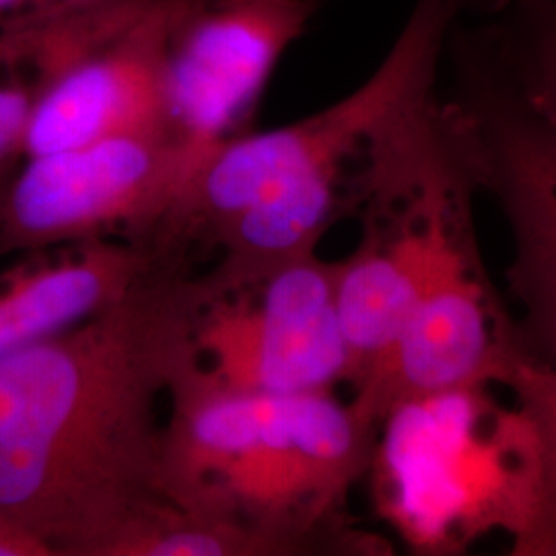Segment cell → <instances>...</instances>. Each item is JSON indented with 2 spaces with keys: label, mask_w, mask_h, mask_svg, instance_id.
I'll list each match as a JSON object with an SVG mask.
<instances>
[{
  "label": "cell",
  "mask_w": 556,
  "mask_h": 556,
  "mask_svg": "<svg viewBox=\"0 0 556 556\" xmlns=\"http://www.w3.org/2000/svg\"><path fill=\"white\" fill-rule=\"evenodd\" d=\"M211 303L157 264L96 316L0 358V528L50 556H118L172 501L157 413Z\"/></svg>",
  "instance_id": "obj_1"
},
{
  "label": "cell",
  "mask_w": 556,
  "mask_h": 556,
  "mask_svg": "<svg viewBox=\"0 0 556 556\" xmlns=\"http://www.w3.org/2000/svg\"><path fill=\"white\" fill-rule=\"evenodd\" d=\"M466 0H417L390 54L344 100L295 124L217 142L186 179L161 223L167 245L213 236L241 208L298 179L342 188L355 161H369L388 132L433 100L439 59Z\"/></svg>",
  "instance_id": "obj_2"
},
{
  "label": "cell",
  "mask_w": 556,
  "mask_h": 556,
  "mask_svg": "<svg viewBox=\"0 0 556 556\" xmlns=\"http://www.w3.org/2000/svg\"><path fill=\"white\" fill-rule=\"evenodd\" d=\"M484 386L418 397L386 422L381 468L392 519L420 548H452L503 528L514 546L536 511V439Z\"/></svg>",
  "instance_id": "obj_3"
},
{
  "label": "cell",
  "mask_w": 556,
  "mask_h": 556,
  "mask_svg": "<svg viewBox=\"0 0 556 556\" xmlns=\"http://www.w3.org/2000/svg\"><path fill=\"white\" fill-rule=\"evenodd\" d=\"M181 2L77 0L2 25L36 80L21 155L119 135H172L163 62Z\"/></svg>",
  "instance_id": "obj_4"
},
{
  "label": "cell",
  "mask_w": 556,
  "mask_h": 556,
  "mask_svg": "<svg viewBox=\"0 0 556 556\" xmlns=\"http://www.w3.org/2000/svg\"><path fill=\"white\" fill-rule=\"evenodd\" d=\"M376 429L328 390L262 394L256 433L211 470L188 514L236 519L301 553L371 464Z\"/></svg>",
  "instance_id": "obj_5"
},
{
  "label": "cell",
  "mask_w": 556,
  "mask_h": 556,
  "mask_svg": "<svg viewBox=\"0 0 556 556\" xmlns=\"http://www.w3.org/2000/svg\"><path fill=\"white\" fill-rule=\"evenodd\" d=\"M163 132L119 135L31 157L0 186V256L160 231L200 160Z\"/></svg>",
  "instance_id": "obj_6"
},
{
  "label": "cell",
  "mask_w": 556,
  "mask_h": 556,
  "mask_svg": "<svg viewBox=\"0 0 556 556\" xmlns=\"http://www.w3.org/2000/svg\"><path fill=\"white\" fill-rule=\"evenodd\" d=\"M466 101L452 105L470 176L509 220L516 254L507 278L526 312V337L556 365V139L514 96L472 36L456 46Z\"/></svg>",
  "instance_id": "obj_7"
},
{
  "label": "cell",
  "mask_w": 556,
  "mask_h": 556,
  "mask_svg": "<svg viewBox=\"0 0 556 556\" xmlns=\"http://www.w3.org/2000/svg\"><path fill=\"white\" fill-rule=\"evenodd\" d=\"M338 264L314 254L260 282L213 299L197 328L211 371L239 392L293 394L351 379L353 361L337 305Z\"/></svg>",
  "instance_id": "obj_8"
},
{
  "label": "cell",
  "mask_w": 556,
  "mask_h": 556,
  "mask_svg": "<svg viewBox=\"0 0 556 556\" xmlns=\"http://www.w3.org/2000/svg\"><path fill=\"white\" fill-rule=\"evenodd\" d=\"M321 0H184L163 62L174 137L206 155L243 118Z\"/></svg>",
  "instance_id": "obj_9"
},
{
  "label": "cell",
  "mask_w": 556,
  "mask_h": 556,
  "mask_svg": "<svg viewBox=\"0 0 556 556\" xmlns=\"http://www.w3.org/2000/svg\"><path fill=\"white\" fill-rule=\"evenodd\" d=\"M516 349L468 275L418 305L396 340L358 376L353 408L378 427L404 402L498 383Z\"/></svg>",
  "instance_id": "obj_10"
},
{
  "label": "cell",
  "mask_w": 556,
  "mask_h": 556,
  "mask_svg": "<svg viewBox=\"0 0 556 556\" xmlns=\"http://www.w3.org/2000/svg\"><path fill=\"white\" fill-rule=\"evenodd\" d=\"M155 266L137 243L93 239L56 258L34 252L0 275V358L96 316Z\"/></svg>",
  "instance_id": "obj_11"
},
{
  "label": "cell",
  "mask_w": 556,
  "mask_h": 556,
  "mask_svg": "<svg viewBox=\"0 0 556 556\" xmlns=\"http://www.w3.org/2000/svg\"><path fill=\"white\" fill-rule=\"evenodd\" d=\"M340 202V188L299 179L260 197L211 238L223 250L217 268L200 278L211 301L256 289L280 268L314 254Z\"/></svg>",
  "instance_id": "obj_12"
},
{
  "label": "cell",
  "mask_w": 556,
  "mask_h": 556,
  "mask_svg": "<svg viewBox=\"0 0 556 556\" xmlns=\"http://www.w3.org/2000/svg\"><path fill=\"white\" fill-rule=\"evenodd\" d=\"M505 11L507 23L472 36L519 103L556 139V0Z\"/></svg>",
  "instance_id": "obj_13"
},
{
  "label": "cell",
  "mask_w": 556,
  "mask_h": 556,
  "mask_svg": "<svg viewBox=\"0 0 556 556\" xmlns=\"http://www.w3.org/2000/svg\"><path fill=\"white\" fill-rule=\"evenodd\" d=\"M498 383L514 392L536 439V511L530 530L516 544V555L556 556V365L517 346Z\"/></svg>",
  "instance_id": "obj_14"
},
{
  "label": "cell",
  "mask_w": 556,
  "mask_h": 556,
  "mask_svg": "<svg viewBox=\"0 0 556 556\" xmlns=\"http://www.w3.org/2000/svg\"><path fill=\"white\" fill-rule=\"evenodd\" d=\"M36 83L20 54L0 38V181L21 155Z\"/></svg>",
  "instance_id": "obj_15"
},
{
  "label": "cell",
  "mask_w": 556,
  "mask_h": 556,
  "mask_svg": "<svg viewBox=\"0 0 556 556\" xmlns=\"http://www.w3.org/2000/svg\"><path fill=\"white\" fill-rule=\"evenodd\" d=\"M0 556H50L38 542L0 528Z\"/></svg>",
  "instance_id": "obj_16"
},
{
  "label": "cell",
  "mask_w": 556,
  "mask_h": 556,
  "mask_svg": "<svg viewBox=\"0 0 556 556\" xmlns=\"http://www.w3.org/2000/svg\"><path fill=\"white\" fill-rule=\"evenodd\" d=\"M40 0H0V27L31 13Z\"/></svg>",
  "instance_id": "obj_17"
},
{
  "label": "cell",
  "mask_w": 556,
  "mask_h": 556,
  "mask_svg": "<svg viewBox=\"0 0 556 556\" xmlns=\"http://www.w3.org/2000/svg\"><path fill=\"white\" fill-rule=\"evenodd\" d=\"M532 2H548V0H466V9H484L491 13H501L507 7L516 4H532Z\"/></svg>",
  "instance_id": "obj_18"
},
{
  "label": "cell",
  "mask_w": 556,
  "mask_h": 556,
  "mask_svg": "<svg viewBox=\"0 0 556 556\" xmlns=\"http://www.w3.org/2000/svg\"><path fill=\"white\" fill-rule=\"evenodd\" d=\"M71 2H77V0H40L38 7L31 11V13H41V11H50V9H56L62 4H71Z\"/></svg>",
  "instance_id": "obj_19"
}]
</instances>
